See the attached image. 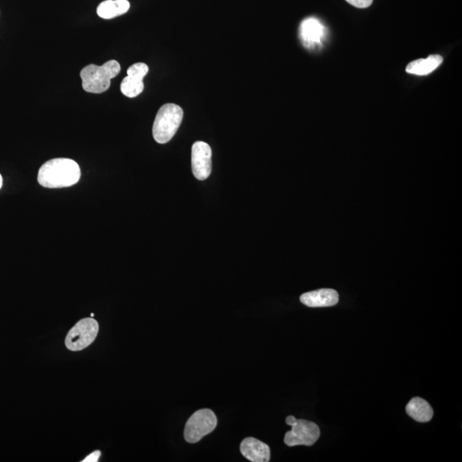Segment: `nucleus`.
Segmentation results:
<instances>
[{
    "mask_svg": "<svg viewBox=\"0 0 462 462\" xmlns=\"http://www.w3.org/2000/svg\"><path fill=\"white\" fill-rule=\"evenodd\" d=\"M324 32L322 23L313 17L303 21L301 25V36L306 45L319 44Z\"/></svg>",
    "mask_w": 462,
    "mask_h": 462,
    "instance_id": "10",
    "label": "nucleus"
},
{
    "mask_svg": "<svg viewBox=\"0 0 462 462\" xmlns=\"http://www.w3.org/2000/svg\"><path fill=\"white\" fill-rule=\"evenodd\" d=\"M443 61L442 56L431 55L428 59H419L411 62L407 66L406 72L417 76H425L432 73Z\"/></svg>",
    "mask_w": 462,
    "mask_h": 462,
    "instance_id": "13",
    "label": "nucleus"
},
{
    "mask_svg": "<svg viewBox=\"0 0 462 462\" xmlns=\"http://www.w3.org/2000/svg\"><path fill=\"white\" fill-rule=\"evenodd\" d=\"M211 147L204 142H196L192 147V171L200 181L209 178L211 174Z\"/></svg>",
    "mask_w": 462,
    "mask_h": 462,
    "instance_id": "7",
    "label": "nucleus"
},
{
    "mask_svg": "<svg viewBox=\"0 0 462 462\" xmlns=\"http://www.w3.org/2000/svg\"><path fill=\"white\" fill-rule=\"evenodd\" d=\"M121 66L116 60H110L103 65H90L80 73L83 90L87 93L102 94L109 90L112 79L120 73Z\"/></svg>",
    "mask_w": 462,
    "mask_h": 462,
    "instance_id": "2",
    "label": "nucleus"
},
{
    "mask_svg": "<svg viewBox=\"0 0 462 462\" xmlns=\"http://www.w3.org/2000/svg\"><path fill=\"white\" fill-rule=\"evenodd\" d=\"M183 111L175 104L162 105L155 118L153 136L156 143L165 144L174 138L182 122Z\"/></svg>",
    "mask_w": 462,
    "mask_h": 462,
    "instance_id": "3",
    "label": "nucleus"
},
{
    "mask_svg": "<svg viewBox=\"0 0 462 462\" xmlns=\"http://www.w3.org/2000/svg\"><path fill=\"white\" fill-rule=\"evenodd\" d=\"M130 3L128 0H105L97 8L98 16L103 19H112L128 12Z\"/></svg>",
    "mask_w": 462,
    "mask_h": 462,
    "instance_id": "12",
    "label": "nucleus"
},
{
    "mask_svg": "<svg viewBox=\"0 0 462 462\" xmlns=\"http://www.w3.org/2000/svg\"><path fill=\"white\" fill-rule=\"evenodd\" d=\"M81 179V169L70 158H58L45 162L38 172L40 185L48 189L69 188Z\"/></svg>",
    "mask_w": 462,
    "mask_h": 462,
    "instance_id": "1",
    "label": "nucleus"
},
{
    "mask_svg": "<svg viewBox=\"0 0 462 462\" xmlns=\"http://www.w3.org/2000/svg\"><path fill=\"white\" fill-rule=\"evenodd\" d=\"M218 425L216 414L210 409L196 411L187 421L185 439L189 443H196L204 436L213 432Z\"/></svg>",
    "mask_w": 462,
    "mask_h": 462,
    "instance_id": "5",
    "label": "nucleus"
},
{
    "mask_svg": "<svg viewBox=\"0 0 462 462\" xmlns=\"http://www.w3.org/2000/svg\"><path fill=\"white\" fill-rule=\"evenodd\" d=\"M406 412L414 421L421 423L429 422L433 417L431 405L421 397L412 398L406 407Z\"/></svg>",
    "mask_w": 462,
    "mask_h": 462,
    "instance_id": "11",
    "label": "nucleus"
},
{
    "mask_svg": "<svg viewBox=\"0 0 462 462\" xmlns=\"http://www.w3.org/2000/svg\"><path fill=\"white\" fill-rule=\"evenodd\" d=\"M121 92L123 95L129 98H136L144 90L143 81L132 78L127 76L121 83Z\"/></svg>",
    "mask_w": 462,
    "mask_h": 462,
    "instance_id": "14",
    "label": "nucleus"
},
{
    "mask_svg": "<svg viewBox=\"0 0 462 462\" xmlns=\"http://www.w3.org/2000/svg\"><path fill=\"white\" fill-rule=\"evenodd\" d=\"M98 333V324L93 318L80 320L70 329L65 339L67 348L80 351L94 343Z\"/></svg>",
    "mask_w": 462,
    "mask_h": 462,
    "instance_id": "6",
    "label": "nucleus"
},
{
    "mask_svg": "<svg viewBox=\"0 0 462 462\" xmlns=\"http://www.w3.org/2000/svg\"><path fill=\"white\" fill-rule=\"evenodd\" d=\"M302 303L309 308H327L337 305L339 295L331 288H321L319 291L305 293L301 295Z\"/></svg>",
    "mask_w": 462,
    "mask_h": 462,
    "instance_id": "8",
    "label": "nucleus"
},
{
    "mask_svg": "<svg viewBox=\"0 0 462 462\" xmlns=\"http://www.w3.org/2000/svg\"><path fill=\"white\" fill-rule=\"evenodd\" d=\"M346 1L357 8L363 9L371 6L373 0H346Z\"/></svg>",
    "mask_w": 462,
    "mask_h": 462,
    "instance_id": "16",
    "label": "nucleus"
},
{
    "mask_svg": "<svg viewBox=\"0 0 462 462\" xmlns=\"http://www.w3.org/2000/svg\"><path fill=\"white\" fill-rule=\"evenodd\" d=\"M149 68L144 63H137L129 67L127 70V76L132 78L143 81L144 77L147 75Z\"/></svg>",
    "mask_w": 462,
    "mask_h": 462,
    "instance_id": "15",
    "label": "nucleus"
},
{
    "mask_svg": "<svg viewBox=\"0 0 462 462\" xmlns=\"http://www.w3.org/2000/svg\"><path fill=\"white\" fill-rule=\"evenodd\" d=\"M101 456V451H95V452L92 453L90 456L85 458V460H83V462H97Z\"/></svg>",
    "mask_w": 462,
    "mask_h": 462,
    "instance_id": "17",
    "label": "nucleus"
},
{
    "mask_svg": "<svg viewBox=\"0 0 462 462\" xmlns=\"http://www.w3.org/2000/svg\"><path fill=\"white\" fill-rule=\"evenodd\" d=\"M240 450H241L242 456L250 461L268 462L270 461V447L255 437H246L243 440Z\"/></svg>",
    "mask_w": 462,
    "mask_h": 462,
    "instance_id": "9",
    "label": "nucleus"
},
{
    "mask_svg": "<svg viewBox=\"0 0 462 462\" xmlns=\"http://www.w3.org/2000/svg\"><path fill=\"white\" fill-rule=\"evenodd\" d=\"M2 186H3V178L2 176L0 175V189L2 188Z\"/></svg>",
    "mask_w": 462,
    "mask_h": 462,
    "instance_id": "18",
    "label": "nucleus"
},
{
    "mask_svg": "<svg viewBox=\"0 0 462 462\" xmlns=\"http://www.w3.org/2000/svg\"><path fill=\"white\" fill-rule=\"evenodd\" d=\"M286 423L292 428L284 437V443L288 447L312 446L319 439L320 429L315 423L297 419L294 416H288Z\"/></svg>",
    "mask_w": 462,
    "mask_h": 462,
    "instance_id": "4",
    "label": "nucleus"
}]
</instances>
